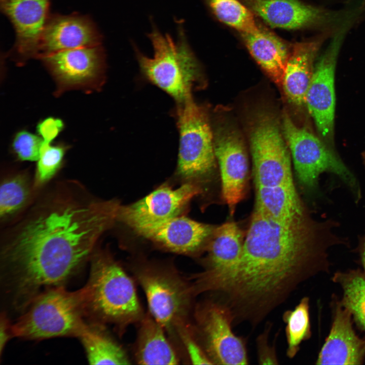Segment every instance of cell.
<instances>
[{
	"mask_svg": "<svg viewBox=\"0 0 365 365\" xmlns=\"http://www.w3.org/2000/svg\"><path fill=\"white\" fill-rule=\"evenodd\" d=\"M120 204L102 200L67 180L36 199L4 232V286L18 309L44 290L63 284L91 259L101 236L117 222Z\"/></svg>",
	"mask_w": 365,
	"mask_h": 365,
	"instance_id": "6da1fadb",
	"label": "cell"
},
{
	"mask_svg": "<svg viewBox=\"0 0 365 365\" xmlns=\"http://www.w3.org/2000/svg\"><path fill=\"white\" fill-rule=\"evenodd\" d=\"M335 223L309 214L278 221L254 209L239 262L213 288L225 295L234 320L258 324L300 283L329 272L328 249L345 243Z\"/></svg>",
	"mask_w": 365,
	"mask_h": 365,
	"instance_id": "7a4b0ae2",
	"label": "cell"
},
{
	"mask_svg": "<svg viewBox=\"0 0 365 365\" xmlns=\"http://www.w3.org/2000/svg\"><path fill=\"white\" fill-rule=\"evenodd\" d=\"M90 260L89 279L81 288L86 317L121 329L141 320L134 283L123 268L105 251L96 249Z\"/></svg>",
	"mask_w": 365,
	"mask_h": 365,
	"instance_id": "3957f363",
	"label": "cell"
},
{
	"mask_svg": "<svg viewBox=\"0 0 365 365\" xmlns=\"http://www.w3.org/2000/svg\"><path fill=\"white\" fill-rule=\"evenodd\" d=\"M148 37L154 50L152 57L144 55L133 44L141 73L177 103L192 97L202 75L182 24L178 23L176 40L168 33H162L153 24Z\"/></svg>",
	"mask_w": 365,
	"mask_h": 365,
	"instance_id": "277c9868",
	"label": "cell"
},
{
	"mask_svg": "<svg viewBox=\"0 0 365 365\" xmlns=\"http://www.w3.org/2000/svg\"><path fill=\"white\" fill-rule=\"evenodd\" d=\"M11 325L13 337L42 340L58 337H79L88 325L82 289L66 290L63 286L48 288L28 305Z\"/></svg>",
	"mask_w": 365,
	"mask_h": 365,
	"instance_id": "5b68a950",
	"label": "cell"
},
{
	"mask_svg": "<svg viewBox=\"0 0 365 365\" xmlns=\"http://www.w3.org/2000/svg\"><path fill=\"white\" fill-rule=\"evenodd\" d=\"M283 134L291 154L298 179L304 188H317L319 175L329 172L337 175L350 189L358 201L360 190L354 175L332 147L307 129L297 126L289 116L282 118Z\"/></svg>",
	"mask_w": 365,
	"mask_h": 365,
	"instance_id": "8992f818",
	"label": "cell"
},
{
	"mask_svg": "<svg viewBox=\"0 0 365 365\" xmlns=\"http://www.w3.org/2000/svg\"><path fill=\"white\" fill-rule=\"evenodd\" d=\"M177 104L179 144L176 174L183 183L201 188L215 167L214 137L205 109L192 96Z\"/></svg>",
	"mask_w": 365,
	"mask_h": 365,
	"instance_id": "52a82bcc",
	"label": "cell"
},
{
	"mask_svg": "<svg viewBox=\"0 0 365 365\" xmlns=\"http://www.w3.org/2000/svg\"><path fill=\"white\" fill-rule=\"evenodd\" d=\"M135 276L147 297L151 315L172 334L187 326L191 308L192 285L174 269L157 264L137 266Z\"/></svg>",
	"mask_w": 365,
	"mask_h": 365,
	"instance_id": "ba28073f",
	"label": "cell"
},
{
	"mask_svg": "<svg viewBox=\"0 0 365 365\" xmlns=\"http://www.w3.org/2000/svg\"><path fill=\"white\" fill-rule=\"evenodd\" d=\"M275 118L260 114L252 125L250 143L255 188L294 185L289 152Z\"/></svg>",
	"mask_w": 365,
	"mask_h": 365,
	"instance_id": "9c48e42d",
	"label": "cell"
},
{
	"mask_svg": "<svg viewBox=\"0 0 365 365\" xmlns=\"http://www.w3.org/2000/svg\"><path fill=\"white\" fill-rule=\"evenodd\" d=\"M39 59L54 80V94L71 90L98 91L105 81V54L102 45L56 52Z\"/></svg>",
	"mask_w": 365,
	"mask_h": 365,
	"instance_id": "30bf717a",
	"label": "cell"
},
{
	"mask_svg": "<svg viewBox=\"0 0 365 365\" xmlns=\"http://www.w3.org/2000/svg\"><path fill=\"white\" fill-rule=\"evenodd\" d=\"M196 318L201 346L212 364L248 363L245 343L233 332L234 317L225 304H201L196 311Z\"/></svg>",
	"mask_w": 365,
	"mask_h": 365,
	"instance_id": "8fae6325",
	"label": "cell"
},
{
	"mask_svg": "<svg viewBox=\"0 0 365 365\" xmlns=\"http://www.w3.org/2000/svg\"><path fill=\"white\" fill-rule=\"evenodd\" d=\"M202 191L200 187L187 182L175 189L162 185L134 203L120 205L117 222L136 232L155 227L182 215L192 199Z\"/></svg>",
	"mask_w": 365,
	"mask_h": 365,
	"instance_id": "7c38bea8",
	"label": "cell"
},
{
	"mask_svg": "<svg viewBox=\"0 0 365 365\" xmlns=\"http://www.w3.org/2000/svg\"><path fill=\"white\" fill-rule=\"evenodd\" d=\"M341 39V34L335 36L314 66L305 102L319 136L333 148L336 106L335 75Z\"/></svg>",
	"mask_w": 365,
	"mask_h": 365,
	"instance_id": "4fadbf2b",
	"label": "cell"
},
{
	"mask_svg": "<svg viewBox=\"0 0 365 365\" xmlns=\"http://www.w3.org/2000/svg\"><path fill=\"white\" fill-rule=\"evenodd\" d=\"M51 0H0L1 12L15 32L9 54L18 65L37 58L42 37L50 16Z\"/></svg>",
	"mask_w": 365,
	"mask_h": 365,
	"instance_id": "5bb4252c",
	"label": "cell"
},
{
	"mask_svg": "<svg viewBox=\"0 0 365 365\" xmlns=\"http://www.w3.org/2000/svg\"><path fill=\"white\" fill-rule=\"evenodd\" d=\"M244 239L237 225L227 222L215 228L207 250L203 271L194 277L196 294L208 291L211 286L231 272L239 262Z\"/></svg>",
	"mask_w": 365,
	"mask_h": 365,
	"instance_id": "9a60e30c",
	"label": "cell"
},
{
	"mask_svg": "<svg viewBox=\"0 0 365 365\" xmlns=\"http://www.w3.org/2000/svg\"><path fill=\"white\" fill-rule=\"evenodd\" d=\"M214 149L220 169L223 198L232 212L245 195L248 175L246 150L238 134L223 130L214 135Z\"/></svg>",
	"mask_w": 365,
	"mask_h": 365,
	"instance_id": "2e32d148",
	"label": "cell"
},
{
	"mask_svg": "<svg viewBox=\"0 0 365 365\" xmlns=\"http://www.w3.org/2000/svg\"><path fill=\"white\" fill-rule=\"evenodd\" d=\"M333 321L330 333L320 351L316 364H361L365 359V339L353 327L351 312L333 295Z\"/></svg>",
	"mask_w": 365,
	"mask_h": 365,
	"instance_id": "e0dca14e",
	"label": "cell"
},
{
	"mask_svg": "<svg viewBox=\"0 0 365 365\" xmlns=\"http://www.w3.org/2000/svg\"><path fill=\"white\" fill-rule=\"evenodd\" d=\"M102 42L101 33L89 16L50 14L37 59L62 51L102 45Z\"/></svg>",
	"mask_w": 365,
	"mask_h": 365,
	"instance_id": "ac0fdd59",
	"label": "cell"
},
{
	"mask_svg": "<svg viewBox=\"0 0 365 365\" xmlns=\"http://www.w3.org/2000/svg\"><path fill=\"white\" fill-rule=\"evenodd\" d=\"M214 229L181 215L137 233L168 251L192 256L207 249Z\"/></svg>",
	"mask_w": 365,
	"mask_h": 365,
	"instance_id": "d6986e66",
	"label": "cell"
},
{
	"mask_svg": "<svg viewBox=\"0 0 365 365\" xmlns=\"http://www.w3.org/2000/svg\"><path fill=\"white\" fill-rule=\"evenodd\" d=\"M252 13L271 26L294 29L320 23L325 15L321 10L298 0H239Z\"/></svg>",
	"mask_w": 365,
	"mask_h": 365,
	"instance_id": "ffe728a7",
	"label": "cell"
},
{
	"mask_svg": "<svg viewBox=\"0 0 365 365\" xmlns=\"http://www.w3.org/2000/svg\"><path fill=\"white\" fill-rule=\"evenodd\" d=\"M321 42L318 39L296 43L291 46L282 86L289 101L298 106L305 105L314 62Z\"/></svg>",
	"mask_w": 365,
	"mask_h": 365,
	"instance_id": "44dd1931",
	"label": "cell"
},
{
	"mask_svg": "<svg viewBox=\"0 0 365 365\" xmlns=\"http://www.w3.org/2000/svg\"><path fill=\"white\" fill-rule=\"evenodd\" d=\"M252 56L278 85H282L291 48L280 38L263 26L241 33Z\"/></svg>",
	"mask_w": 365,
	"mask_h": 365,
	"instance_id": "7402d4cb",
	"label": "cell"
},
{
	"mask_svg": "<svg viewBox=\"0 0 365 365\" xmlns=\"http://www.w3.org/2000/svg\"><path fill=\"white\" fill-rule=\"evenodd\" d=\"M163 326L151 315L143 317L138 333L135 357L141 364H177L179 358Z\"/></svg>",
	"mask_w": 365,
	"mask_h": 365,
	"instance_id": "603a6c76",
	"label": "cell"
},
{
	"mask_svg": "<svg viewBox=\"0 0 365 365\" xmlns=\"http://www.w3.org/2000/svg\"><path fill=\"white\" fill-rule=\"evenodd\" d=\"M38 191L28 173L10 172L1 179L0 185V220L6 225L15 221L34 202Z\"/></svg>",
	"mask_w": 365,
	"mask_h": 365,
	"instance_id": "cb8c5ba5",
	"label": "cell"
},
{
	"mask_svg": "<svg viewBox=\"0 0 365 365\" xmlns=\"http://www.w3.org/2000/svg\"><path fill=\"white\" fill-rule=\"evenodd\" d=\"M254 209L282 221L309 214L295 185L256 189Z\"/></svg>",
	"mask_w": 365,
	"mask_h": 365,
	"instance_id": "d4e9b609",
	"label": "cell"
},
{
	"mask_svg": "<svg viewBox=\"0 0 365 365\" xmlns=\"http://www.w3.org/2000/svg\"><path fill=\"white\" fill-rule=\"evenodd\" d=\"M98 323L88 324L78 337L91 364H127L124 350L104 333Z\"/></svg>",
	"mask_w": 365,
	"mask_h": 365,
	"instance_id": "484cf974",
	"label": "cell"
},
{
	"mask_svg": "<svg viewBox=\"0 0 365 365\" xmlns=\"http://www.w3.org/2000/svg\"><path fill=\"white\" fill-rule=\"evenodd\" d=\"M332 281L342 288V305L351 313L353 320L365 332V274L359 269L338 271Z\"/></svg>",
	"mask_w": 365,
	"mask_h": 365,
	"instance_id": "4316f807",
	"label": "cell"
},
{
	"mask_svg": "<svg viewBox=\"0 0 365 365\" xmlns=\"http://www.w3.org/2000/svg\"><path fill=\"white\" fill-rule=\"evenodd\" d=\"M283 319L286 323V355L292 358L299 351L302 342L311 336L309 298H303L294 309L285 311Z\"/></svg>",
	"mask_w": 365,
	"mask_h": 365,
	"instance_id": "83f0119b",
	"label": "cell"
},
{
	"mask_svg": "<svg viewBox=\"0 0 365 365\" xmlns=\"http://www.w3.org/2000/svg\"><path fill=\"white\" fill-rule=\"evenodd\" d=\"M203 1L220 21L240 33L258 29L253 13L239 0Z\"/></svg>",
	"mask_w": 365,
	"mask_h": 365,
	"instance_id": "f1b7e54d",
	"label": "cell"
},
{
	"mask_svg": "<svg viewBox=\"0 0 365 365\" xmlns=\"http://www.w3.org/2000/svg\"><path fill=\"white\" fill-rule=\"evenodd\" d=\"M68 148L63 143L52 144V142H43L33 178L36 191L40 190L60 169Z\"/></svg>",
	"mask_w": 365,
	"mask_h": 365,
	"instance_id": "f546056e",
	"label": "cell"
},
{
	"mask_svg": "<svg viewBox=\"0 0 365 365\" xmlns=\"http://www.w3.org/2000/svg\"><path fill=\"white\" fill-rule=\"evenodd\" d=\"M43 142L39 135L26 130H21L14 135L11 148L18 161H36Z\"/></svg>",
	"mask_w": 365,
	"mask_h": 365,
	"instance_id": "4dcf8cb0",
	"label": "cell"
},
{
	"mask_svg": "<svg viewBox=\"0 0 365 365\" xmlns=\"http://www.w3.org/2000/svg\"><path fill=\"white\" fill-rule=\"evenodd\" d=\"M187 354L192 363L195 364H212L205 351L199 342L195 340L188 326L182 328L178 332Z\"/></svg>",
	"mask_w": 365,
	"mask_h": 365,
	"instance_id": "1f68e13d",
	"label": "cell"
},
{
	"mask_svg": "<svg viewBox=\"0 0 365 365\" xmlns=\"http://www.w3.org/2000/svg\"><path fill=\"white\" fill-rule=\"evenodd\" d=\"M64 127V124L60 119L48 117L38 124L36 132L44 141L52 142Z\"/></svg>",
	"mask_w": 365,
	"mask_h": 365,
	"instance_id": "d6a6232c",
	"label": "cell"
},
{
	"mask_svg": "<svg viewBox=\"0 0 365 365\" xmlns=\"http://www.w3.org/2000/svg\"><path fill=\"white\" fill-rule=\"evenodd\" d=\"M269 331L261 335L258 340V359L260 364H277L275 350L268 344Z\"/></svg>",
	"mask_w": 365,
	"mask_h": 365,
	"instance_id": "836d02e7",
	"label": "cell"
},
{
	"mask_svg": "<svg viewBox=\"0 0 365 365\" xmlns=\"http://www.w3.org/2000/svg\"><path fill=\"white\" fill-rule=\"evenodd\" d=\"M13 337L11 325L8 323L7 319L4 315L1 316L0 323V352L3 353V350L9 339Z\"/></svg>",
	"mask_w": 365,
	"mask_h": 365,
	"instance_id": "e575fe53",
	"label": "cell"
},
{
	"mask_svg": "<svg viewBox=\"0 0 365 365\" xmlns=\"http://www.w3.org/2000/svg\"><path fill=\"white\" fill-rule=\"evenodd\" d=\"M357 251L359 253L360 260L363 269V272L365 274V233L359 240Z\"/></svg>",
	"mask_w": 365,
	"mask_h": 365,
	"instance_id": "d590c367",
	"label": "cell"
},
{
	"mask_svg": "<svg viewBox=\"0 0 365 365\" xmlns=\"http://www.w3.org/2000/svg\"><path fill=\"white\" fill-rule=\"evenodd\" d=\"M362 158L363 160V163L365 167V152L362 153Z\"/></svg>",
	"mask_w": 365,
	"mask_h": 365,
	"instance_id": "8d00e7d4",
	"label": "cell"
}]
</instances>
